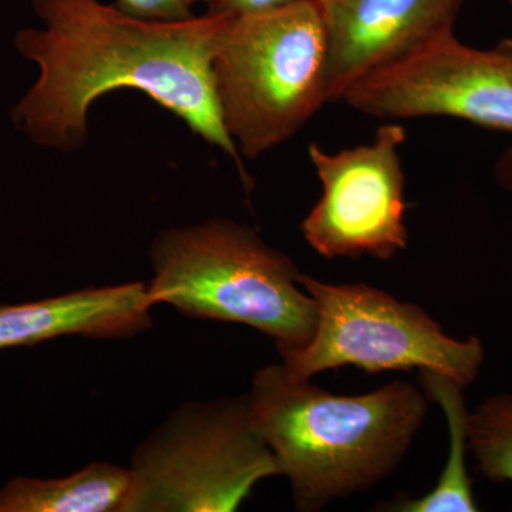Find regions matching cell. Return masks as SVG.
<instances>
[{
    "label": "cell",
    "instance_id": "30bf717a",
    "mask_svg": "<svg viewBox=\"0 0 512 512\" xmlns=\"http://www.w3.org/2000/svg\"><path fill=\"white\" fill-rule=\"evenodd\" d=\"M151 308L143 282L0 305V350L25 348L63 336L133 338L153 325Z\"/></svg>",
    "mask_w": 512,
    "mask_h": 512
},
{
    "label": "cell",
    "instance_id": "7a4b0ae2",
    "mask_svg": "<svg viewBox=\"0 0 512 512\" xmlns=\"http://www.w3.org/2000/svg\"><path fill=\"white\" fill-rule=\"evenodd\" d=\"M256 430L292 488L315 512L392 476L416 439L429 397L402 380L359 396L326 392L281 363L261 367L248 393Z\"/></svg>",
    "mask_w": 512,
    "mask_h": 512
},
{
    "label": "cell",
    "instance_id": "5b68a950",
    "mask_svg": "<svg viewBox=\"0 0 512 512\" xmlns=\"http://www.w3.org/2000/svg\"><path fill=\"white\" fill-rule=\"evenodd\" d=\"M130 468L123 512L237 511L256 484L279 476L248 394L181 404L134 448Z\"/></svg>",
    "mask_w": 512,
    "mask_h": 512
},
{
    "label": "cell",
    "instance_id": "9a60e30c",
    "mask_svg": "<svg viewBox=\"0 0 512 512\" xmlns=\"http://www.w3.org/2000/svg\"><path fill=\"white\" fill-rule=\"evenodd\" d=\"M295 0H198L207 6L208 13L214 15L229 16V18H241V16L258 15L284 8Z\"/></svg>",
    "mask_w": 512,
    "mask_h": 512
},
{
    "label": "cell",
    "instance_id": "2e32d148",
    "mask_svg": "<svg viewBox=\"0 0 512 512\" xmlns=\"http://www.w3.org/2000/svg\"><path fill=\"white\" fill-rule=\"evenodd\" d=\"M497 177L503 187L512 188V148L505 151L504 156L498 161Z\"/></svg>",
    "mask_w": 512,
    "mask_h": 512
},
{
    "label": "cell",
    "instance_id": "9c48e42d",
    "mask_svg": "<svg viewBox=\"0 0 512 512\" xmlns=\"http://www.w3.org/2000/svg\"><path fill=\"white\" fill-rule=\"evenodd\" d=\"M328 40L329 101L370 74L454 33L463 0H318Z\"/></svg>",
    "mask_w": 512,
    "mask_h": 512
},
{
    "label": "cell",
    "instance_id": "6da1fadb",
    "mask_svg": "<svg viewBox=\"0 0 512 512\" xmlns=\"http://www.w3.org/2000/svg\"><path fill=\"white\" fill-rule=\"evenodd\" d=\"M43 28L20 30L15 45L39 77L13 109L16 127L39 146L74 150L86 140L97 97L131 87L173 111L241 171L222 121L212 60L229 16L181 22L133 18L99 0H32Z\"/></svg>",
    "mask_w": 512,
    "mask_h": 512
},
{
    "label": "cell",
    "instance_id": "5bb4252c",
    "mask_svg": "<svg viewBox=\"0 0 512 512\" xmlns=\"http://www.w3.org/2000/svg\"><path fill=\"white\" fill-rule=\"evenodd\" d=\"M198 0H117L116 8L133 18L156 22H181L194 18Z\"/></svg>",
    "mask_w": 512,
    "mask_h": 512
},
{
    "label": "cell",
    "instance_id": "e0dca14e",
    "mask_svg": "<svg viewBox=\"0 0 512 512\" xmlns=\"http://www.w3.org/2000/svg\"><path fill=\"white\" fill-rule=\"evenodd\" d=\"M508 2H510V3H511V5H512V0H508Z\"/></svg>",
    "mask_w": 512,
    "mask_h": 512
},
{
    "label": "cell",
    "instance_id": "ba28073f",
    "mask_svg": "<svg viewBox=\"0 0 512 512\" xmlns=\"http://www.w3.org/2000/svg\"><path fill=\"white\" fill-rule=\"evenodd\" d=\"M404 141V128L389 121L363 146L338 153L309 147L322 195L303 220L302 234L320 256L387 261L407 248Z\"/></svg>",
    "mask_w": 512,
    "mask_h": 512
},
{
    "label": "cell",
    "instance_id": "3957f363",
    "mask_svg": "<svg viewBox=\"0 0 512 512\" xmlns=\"http://www.w3.org/2000/svg\"><path fill=\"white\" fill-rule=\"evenodd\" d=\"M151 306H173L191 318L239 323L274 340L278 352L302 348L318 312L288 255L247 227L211 220L161 232L150 248Z\"/></svg>",
    "mask_w": 512,
    "mask_h": 512
},
{
    "label": "cell",
    "instance_id": "7c38bea8",
    "mask_svg": "<svg viewBox=\"0 0 512 512\" xmlns=\"http://www.w3.org/2000/svg\"><path fill=\"white\" fill-rule=\"evenodd\" d=\"M419 384L429 400L441 407L448 426V457L433 490L419 498H397L384 505L383 511L393 512H476L478 505L467 468L470 451L468 412L464 387L451 377L420 370Z\"/></svg>",
    "mask_w": 512,
    "mask_h": 512
},
{
    "label": "cell",
    "instance_id": "8992f818",
    "mask_svg": "<svg viewBox=\"0 0 512 512\" xmlns=\"http://www.w3.org/2000/svg\"><path fill=\"white\" fill-rule=\"evenodd\" d=\"M299 284L312 296L318 322L305 346L279 352L293 375L311 379L355 366L367 373L431 370L463 387L477 379L481 340L451 338L416 303L366 284H326L305 274Z\"/></svg>",
    "mask_w": 512,
    "mask_h": 512
},
{
    "label": "cell",
    "instance_id": "52a82bcc",
    "mask_svg": "<svg viewBox=\"0 0 512 512\" xmlns=\"http://www.w3.org/2000/svg\"><path fill=\"white\" fill-rule=\"evenodd\" d=\"M343 101L376 119L448 117L512 133V39L477 49L450 33L360 80Z\"/></svg>",
    "mask_w": 512,
    "mask_h": 512
},
{
    "label": "cell",
    "instance_id": "4fadbf2b",
    "mask_svg": "<svg viewBox=\"0 0 512 512\" xmlns=\"http://www.w3.org/2000/svg\"><path fill=\"white\" fill-rule=\"evenodd\" d=\"M470 451L478 471L495 483H512V396L495 394L468 416Z\"/></svg>",
    "mask_w": 512,
    "mask_h": 512
},
{
    "label": "cell",
    "instance_id": "8fae6325",
    "mask_svg": "<svg viewBox=\"0 0 512 512\" xmlns=\"http://www.w3.org/2000/svg\"><path fill=\"white\" fill-rule=\"evenodd\" d=\"M131 468L94 461L62 478L16 477L0 488V512H123Z\"/></svg>",
    "mask_w": 512,
    "mask_h": 512
},
{
    "label": "cell",
    "instance_id": "277c9868",
    "mask_svg": "<svg viewBox=\"0 0 512 512\" xmlns=\"http://www.w3.org/2000/svg\"><path fill=\"white\" fill-rule=\"evenodd\" d=\"M212 74L239 154L256 158L285 143L329 103L328 40L318 0L229 18Z\"/></svg>",
    "mask_w": 512,
    "mask_h": 512
}]
</instances>
